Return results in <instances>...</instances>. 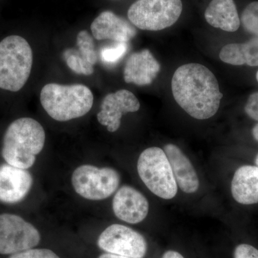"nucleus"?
Here are the masks:
<instances>
[{"mask_svg":"<svg viewBox=\"0 0 258 258\" xmlns=\"http://www.w3.org/2000/svg\"><path fill=\"white\" fill-rule=\"evenodd\" d=\"M171 91L177 104L198 120L208 119L216 114L223 97L215 75L199 63L178 68L171 79Z\"/></svg>","mask_w":258,"mask_h":258,"instance_id":"f257e3e1","label":"nucleus"},{"mask_svg":"<svg viewBox=\"0 0 258 258\" xmlns=\"http://www.w3.org/2000/svg\"><path fill=\"white\" fill-rule=\"evenodd\" d=\"M45 142V130L38 121L31 118H19L5 132L2 150L3 159L10 165L28 169L35 164Z\"/></svg>","mask_w":258,"mask_h":258,"instance_id":"f03ea898","label":"nucleus"},{"mask_svg":"<svg viewBox=\"0 0 258 258\" xmlns=\"http://www.w3.org/2000/svg\"><path fill=\"white\" fill-rule=\"evenodd\" d=\"M93 101L92 91L83 84L48 83L40 92L44 110L57 121H68L87 114L92 108Z\"/></svg>","mask_w":258,"mask_h":258,"instance_id":"7ed1b4c3","label":"nucleus"},{"mask_svg":"<svg viewBox=\"0 0 258 258\" xmlns=\"http://www.w3.org/2000/svg\"><path fill=\"white\" fill-rule=\"evenodd\" d=\"M33 64L28 42L19 35H10L0 42V88L18 92L28 82Z\"/></svg>","mask_w":258,"mask_h":258,"instance_id":"20e7f679","label":"nucleus"},{"mask_svg":"<svg viewBox=\"0 0 258 258\" xmlns=\"http://www.w3.org/2000/svg\"><path fill=\"white\" fill-rule=\"evenodd\" d=\"M137 170L144 184L154 195L164 200H171L176 196L177 184L163 149H145L139 156Z\"/></svg>","mask_w":258,"mask_h":258,"instance_id":"39448f33","label":"nucleus"},{"mask_svg":"<svg viewBox=\"0 0 258 258\" xmlns=\"http://www.w3.org/2000/svg\"><path fill=\"white\" fill-rule=\"evenodd\" d=\"M182 10L181 0H137L129 8L128 18L135 28L159 31L175 24Z\"/></svg>","mask_w":258,"mask_h":258,"instance_id":"423d86ee","label":"nucleus"},{"mask_svg":"<svg viewBox=\"0 0 258 258\" xmlns=\"http://www.w3.org/2000/svg\"><path fill=\"white\" fill-rule=\"evenodd\" d=\"M118 171L109 167L93 165L80 166L73 173L72 184L76 192L89 200H102L109 198L120 184Z\"/></svg>","mask_w":258,"mask_h":258,"instance_id":"0eeeda50","label":"nucleus"},{"mask_svg":"<svg viewBox=\"0 0 258 258\" xmlns=\"http://www.w3.org/2000/svg\"><path fill=\"white\" fill-rule=\"evenodd\" d=\"M38 230L21 217L0 215V254H13L32 249L39 244Z\"/></svg>","mask_w":258,"mask_h":258,"instance_id":"6e6552de","label":"nucleus"},{"mask_svg":"<svg viewBox=\"0 0 258 258\" xmlns=\"http://www.w3.org/2000/svg\"><path fill=\"white\" fill-rule=\"evenodd\" d=\"M98 245L107 253L129 258H144L147 242L144 236L125 225L113 224L98 237Z\"/></svg>","mask_w":258,"mask_h":258,"instance_id":"1a4fd4ad","label":"nucleus"},{"mask_svg":"<svg viewBox=\"0 0 258 258\" xmlns=\"http://www.w3.org/2000/svg\"><path fill=\"white\" fill-rule=\"evenodd\" d=\"M139 108L140 103L133 93L128 90H119L105 96L97 119L101 125L106 126L108 132H115L119 128L122 115L138 111Z\"/></svg>","mask_w":258,"mask_h":258,"instance_id":"9d476101","label":"nucleus"},{"mask_svg":"<svg viewBox=\"0 0 258 258\" xmlns=\"http://www.w3.org/2000/svg\"><path fill=\"white\" fill-rule=\"evenodd\" d=\"M112 207L115 216L130 224L143 221L149 210V202L145 196L127 185L121 186L115 193Z\"/></svg>","mask_w":258,"mask_h":258,"instance_id":"9b49d317","label":"nucleus"},{"mask_svg":"<svg viewBox=\"0 0 258 258\" xmlns=\"http://www.w3.org/2000/svg\"><path fill=\"white\" fill-rule=\"evenodd\" d=\"M33 179L27 169L8 164L0 166V202L15 204L22 201L31 189Z\"/></svg>","mask_w":258,"mask_h":258,"instance_id":"f8f14e48","label":"nucleus"},{"mask_svg":"<svg viewBox=\"0 0 258 258\" xmlns=\"http://www.w3.org/2000/svg\"><path fill=\"white\" fill-rule=\"evenodd\" d=\"M93 37L96 40H111L115 42H128L137 35V30L130 22L111 11H104L91 25Z\"/></svg>","mask_w":258,"mask_h":258,"instance_id":"ddd939ff","label":"nucleus"},{"mask_svg":"<svg viewBox=\"0 0 258 258\" xmlns=\"http://www.w3.org/2000/svg\"><path fill=\"white\" fill-rule=\"evenodd\" d=\"M161 66L149 50L134 52L125 62L123 79L125 83L137 86L151 84L160 72Z\"/></svg>","mask_w":258,"mask_h":258,"instance_id":"4468645a","label":"nucleus"},{"mask_svg":"<svg viewBox=\"0 0 258 258\" xmlns=\"http://www.w3.org/2000/svg\"><path fill=\"white\" fill-rule=\"evenodd\" d=\"M164 151L180 189L187 194L196 192L200 186V180L189 159L174 144H166Z\"/></svg>","mask_w":258,"mask_h":258,"instance_id":"2eb2a0df","label":"nucleus"},{"mask_svg":"<svg viewBox=\"0 0 258 258\" xmlns=\"http://www.w3.org/2000/svg\"><path fill=\"white\" fill-rule=\"evenodd\" d=\"M231 192L234 200L242 205L258 203V166L238 168L232 179Z\"/></svg>","mask_w":258,"mask_h":258,"instance_id":"dca6fc26","label":"nucleus"},{"mask_svg":"<svg viewBox=\"0 0 258 258\" xmlns=\"http://www.w3.org/2000/svg\"><path fill=\"white\" fill-rule=\"evenodd\" d=\"M205 18L209 25L226 32L237 31L240 26L234 0H212L205 10Z\"/></svg>","mask_w":258,"mask_h":258,"instance_id":"f3484780","label":"nucleus"},{"mask_svg":"<svg viewBox=\"0 0 258 258\" xmlns=\"http://www.w3.org/2000/svg\"><path fill=\"white\" fill-rule=\"evenodd\" d=\"M222 62L232 66H258V37L244 43H232L222 47L220 52Z\"/></svg>","mask_w":258,"mask_h":258,"instance_id":"a211bd4d","label":"nucleus"},{"mask_svg":"<svg viewBox=\"0 0 258 258\" xmlns=\"http://www.w3.org/2000/svg\"><path fill=\"white\" fill-rule=\"evenodd\" d=\"M76 40L78 48H69L68 50L78 60L93 67L98 60V55L95 49L93 37L87 30H81L78 34Z\"/></svg>","mask_w":258,"mask_h":258,"instance_id":"6ab92c4d","label":"nucleus"},{"mask_svg":"<svg viewBox=\"0 0 258 258\" xmlns=\"http://www.w3.org/2000/svg\"><path fill=\"white\" fill-rule=\"evenodd\" d=\"M128 48V42H116L114 45L103 47L100 52L102 62L106 66H114L123 58Z\"/></svg>","mask_w":258,"mask_h":258,"instance_id":"aec40b11","label":"nucleus"},{"mask_svg":"<svg viewBox=\"0 0 258 258\" xmlns=\"http://www.w3.org/2000/svg\"><path fill=\"white\" fill-rule=\"evenodd\" d=\"M241 23L246 31L258 37V2L246 7L241 17Z\"/></svg>","mask_w":258,"mask_h":258,"instance_id":"412c9836","label":"nucleus"},{"mask_svg":"<svg viewBox=\"0 0 258 258\" xmlns=\"http://www.w3.org/2000/svg\"><path fill=\"white\" fill-rule=\"evenodd\" d=\"M10 258H60L48 249H29L12 254Z\"/></svg>","mask_w":258,"mask_h":258,"instance_id":"4be33fe9","label":"nucleus"},{"mask_svg":"<svg viewBox=\"0 0 258 258\" xmlns=\"http://www.w3.org/2000/svg\"><path fill=\"white\" fill-rule=\"evenodd\" d=\"M234 258H258V249L250 244H239L235 249Z\"/></svg>","mask_w":258,"mask_h":258,"instance_id":"5701e85b","label":"nucleus"},{"mask_svg":"<svg viewBox=\"0 0 258 258\" xmlns=\"http://www.w3.org/2000/svg\"><path fill=\"white\" fill-rule=\"evenodd\" d=\"M244 111L249 118L258 121V92L252 93L249 96Z\"/></svg>","mask_w":258,"mask_h":258,"instance_id":"b1692460","label":"nucleus"},{"mask_svg":"<svg viewBox=\"0 0 258 258\" xmlns=\"http://www.w3.org/2000/svg\"><path fill=\"white\" fill-rule=\"evenodd\" d=\"M161 258H184L179 252L174 250L166 251Z\"/></svg>","mask_w":258,"mask_h":258,"instance_id":"393cba45","label":"nucleus"},{"mask_svg":"<svg viewBox=\"0 0 258 258\" xmlns=\"http://www.w3.org/2000/svg\"><path fill=\"white\" fill-rule=\"evenodd\" d=\"M98 258H129L126 257H123V256L116 255V254L105 253L102 254Z\"/></svg>","mask_w":258,"mask_h":258,"instance_id":"a878e982","label":"nucleus"},{"mask_svg":"<svg viewBox=\"0 0 258 258\" xmlns=\"http://www.w3.org/2000/svg\"><path fill=\"white\" fill-rule=\"evenodd\" d=\"M252 134L253 136V138L258 142V123L252 128Z\"/></svg>","mask_w":258,"mask_h":258,"instance_id":"bb28decb","label":"nucleus"},{"mask_svg":"<svg viewBox=\"0 0 258 258\" xmlns=\"http://www.w3.org/2000/svg\"><path fill=\"white\" fill-rule=\"evenodd\" d=\"M255 164H257V166H258V154L257 157L255 158Z\"/></svg>","mask_w":258,"mask_h":258,"instance_id":"cd10ccee","label":"nucleus"},{"mask_svg":"<svg viewBox=\"0 0 258 258\" xmlns=\"http://www.w3.org/2000/svg\"><path fill=\"white\" fill-rule=\"evenodd\" d=\"M256 79H257L258 82V71L257 72V74H256Z\"/></svg>","mask_w":258,"mask_h":258,"instance_id":"c85d7f7f","label":"nucleus"}]
</instances>
